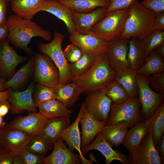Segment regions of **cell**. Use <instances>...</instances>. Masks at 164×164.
<instances>
[{"label": "cell", "mask_w": 164, "mask_h": 164, "mask_svg": "<svg viewBox=\"0 0 164 164\" xmlns=\"http://www.w3.org/2000/svg\"><path fill=\"white\" fill-rule=\"evenodd\" d=\"M6 25L8 28L7 38L9 43L29 55L32 56L34 53L28 46L32 38L39 37L48 41L52 39L49 31L31 19H23L15 14L7 18Z\"/></svg>", "instance_id": "6da1fadb"}, {"label": "cell", "mask_w": 164, "mask_h": 164, "mask_svg": "<svg viewBox=\"0 0 164 164\" xmlns=\"http://www.w3.org/2000/svg\"><path fill=\"white\" fill-rule=\"evenodd\" d=\"M116 70L110 66L107 52L97 55L94 63L83 75L73 78L83 92L89 94L105 87L115 80Z\"/></svg>", "instance_id": "7a4b0ae2"}, {"label": "cell", "mask_w": 164, "mask_h": 164, "mask_svg": "<svg viewBox=\"0 0 164 164\" xmlns=\"http://www.w3.org/2000/svg\"><path fill=\"white\" fill-rule=\"evenodd\" d=\"M156 14L135 1L128 9L124 29L119 38L135 37L142 40L153 31L152 25Z\"/></svg>", "instance_id": "3957f363"}, {"label": "cell", "mask_w": 164, "mask_h": 164, "mask_svg": "<svg viewBox=\"0 0 164 164\" xmlns=\"http://www.w3.org/2000/svg\"><path fill=\"white\" fill-rule=\"evenodd\" d=\"M64 38L63 35L55 30L53 38L50 43L47 44L39 43L37 45L41 52L49 56L54 63L60 74L59 84L62 85L71 83L73 78L69 63L65 57L62 48Z\"/></svg>", "instance_id": "277c9868"}, {"label": "cell", "mask_w": 164, "mask_h": 164, "mask_svg": "<svg viewBox=\"0 0 164 164\" xmlns=\"http://www.w3.org/2000/svg\"><path fill=\"white\" fill-rule=\"evenodd\" d=\"M128 12V9L106 13L105 16L93 27L91 31L107 42L119 38L124 29Z\"/></svg>", "instance_id": "5b68a950"}, {"label": "cell", "mask_w": 164, "mask_h": 164, "mask_svg": "<svg viewBox=\"0 0 164 164\" xmlns=\"http://www.w3.org/2000/svg\"><path fill=\"white\" fill-rule=\"evenodd\" d=\"M141 106L138 96L129 97L121 104H111L106 125L120 122H128L130 127L135 123L145 120L140 114Z\"/></svg>", "instance_id": "8992f818"}, {"label": "cell", "mask_w": 164, "mask_h": 164, "mask_svg": "<svg viewBox=\"0 0 164 164\" xmlns=\"http://www.w3.org/2000/svg\"><path fill=\"white\" fill-rule=\"evenodd\" d=\"M35 66L32 79L37 84L56 88L59 84L60 74L53 62L47 55L35 53Z\"/></svg>", "instance_id": "52a82bcc"}, {"label": "cell", "mask_w": 164, "mask_h": 164, "mask_svg": "<svg viewBox=\"0 0 164 164\" xmlns=\"http://www.w3.org/2000/svg\"><path fill=\"white\" fill-rule=\"evenodd\" d=\"M138 95L142 109L140 114L145 120L150 118L163 101L164 94L153 91L149 86L148 77L137 74Z\"/></svg>", "instance_id": "ba28073f"}, {"label": "cell", "mask_w": 164, "mask_h": 164, "mask_svg": "<svg viewBox=\"0 0 164 164\" xmlns=\"http://www.w3.org/2000/svg\"><path fill=\"white\" fill-rule=\"evenodd\" d=\"M131 164H161V158L154 144L152 133L149 130L138 147L129 152Z\"/></svg>", "instance_id": "9c48e42d"}, {"label": "cell", "mask_w": 164, "mask_h": 164, "mask_svg": "<svg viewBox=\"0 0 164 164\" xmlns=\"http://www.w3.org/2000/svg\"><path fill=\"white\" fill-rule=\"evenodd\" d=\"M9 43L7 38L0 43V76L7 80L14 74L18 65L29 59L19 54Z\"/></svg>", "instance_id": "30bf717a"}, {"label": "cell", "mask_w": 164, "mask_h": 164, "mask_svg": "<svg viewBox=\"0 0 164 164\" xmlns=\"http://www.w3.org/2000/svg\"><path fill=\"white\" fill-rule=\"evenodd\" d=\"M33 136L19 129L5 128L0 131V145L13 156L26 148Z\"/></svg>", "instance_id": "8fae6325"}, {"label": "cell", "mask_w": 164, "mask_h": 164, "mask_svg": "<svg viewBox=\"0 0 164 164\" xmlns=\"http://www.w3.org/2000/svg\"><path fill=\"white\" fill-rule=\"evenodd\" d=\"M129 39L118 38L108 42L109 63L116 70L131 68L128 59Z\"/></svg>", "instance_id": "7c38bea8"}, {"label": "cell", "mask_w": 164, "mask_h": 164, "mask_svg": "<svg viewBox=\"0 0 164 164\" xmlns=\"http://www.w3.org/2000/svg\"><path fill=\"white\" fill-rule=\"evenodd\" d=\"M84 101L86 110L96 119L106 122L112 102L102 89L88 94Z\"/></svg>", "instance_id": "4fadbf2b"}, {"label": "cell", "mask_w": 164, "mask_h": 164, "mask_svg": "<svg viewBox=\"0 0 164 164\" xmlns=\"http://www.w3.org/2000/svg\"><path fill=\"white\" fill-rule=\"evenodd\" d=\"M72 43L79 47L83 53L97 55L107 52L108 42L92 31L84 34L75 31L69 36Z\"/></svg>", "instance_id": "5bb4252c"}, {"label": "cell", "mask_w": 164, "mask_h": 164, "mask_svg": "<svg viewBox=\"0 0 164 164\" xmlns=\"http://www.w3.org/2000/svg\"><path fill=\"white\" fill-rule=\"evenodd\" d=\"M35 82L32 80L26 90L20 92L14 91L9 87V92L7 100L9 102L10 111L13 114H18L25 111L36 112V107L32 98V94L35 85Z\"/></svg>", "instance_id": "9a60e30c"}, {"label": "cell", "mask_w": 164, "mask_h": 164, "mask_svg": "<svg viewBox=\"0 0 164 164\" xmlns=\"http://www.w3.org/2000/svg\"><path fill=\"white\" fill-rule=\"evenodd\" d=\"M48 120L38 112H31L26 116H18L5 128L19 129L34 135L42 132Z\"/></svg>", "instance_id": "2e32d148"}, {"label": "cell", "mask_w": 164, "mask_h": 164, "mask_svg": "<svg viewBox=\"0 0 164 164\" xmlns=\"http://www.w3.org/2000/svg\"><path fill=\"white\" fill-rule=\"evenodd\" d=\"M86 108L85 101L82 103L80 111L75 120L66 128L62 131L60 135L63 140L68 145V148L73 152L76 149L78 152L82 163L93 164L90 160L86 159L82 154L81 148L80 133L79 127L80 118Z\"/></svg>", "instance_id": "e0dca14e"}, {"label": "cell", "mask_w": 164, "mask_h": 164, "mask_svg": "<svg viewBox=\"0 0 164 164\" xmlns=\"http://www.w3.org/2000/svg\"><path fill=\"white\" fill-rule=\"evenodd\" d=\"M93 149L99 151L105 156L106 164H109L115 160L120 161L123 164H129V156L124 155L119 150H114L101 132L97 134L91 143L82 149L81 151L83 155Z\"/></svg>", "instance_id": "ac0fdd59"}, {"label": "cell", "mask_w": 164, "mask_h": 164, "mask_svg": "<svg viewBox=\"0 0 164 164\" xmlns=\"http://www.w3.org/2000/svg\"><path fill=\"white\" fill-rule=\"evenodd\" d=\"M51 153L44 158L43 164H79L82 162L79 155L76 154L67 147L59 137L54 143Z\"/></svg>", "instance_id": "d6986e66"}, {"label": "cell", "mask_w": 164, "mask_h": 164, "mask_svg": "<svg viewBox=\"0 0 164 164\" xmlns=\"http://www.w3.org/2000/svg\"><path fill=\"white\" fill-rule=\"evenodd\" d=\"M107 9L98 7L87 13H79L72 10L76 31L82 34L89 33L94 25L105 16Z\"/></svg>", "instance_id": "ffe728a7"}, {"label": "cell", "mask_w": 164, "mask_h": 164, "mask_svg": "<svg viewBox=\"0 0 164 164\" xmlns=\"http://www.w3.org/2000/svg\"><path fill=\"white\" fill-rule=\"evenodd\" d=\"M79 123L81 126V149L87 146L93 142L106 123L96 119L86 108L80 118Z\"/></svg>", "instance_id": "44dd1931"}, {"label": "cell", "mask_w": 164, "mask_h": 164, "mask_svg": "<svg viewBox=\"0 0 164 164\" xmlns=\"http://www.w3.org/2000/svg\"><path fill=\"white\" fill-rule=\"evenodd\" d=\"M49 12L63 21L66 24L70 36L76 31L72 15V10L59 1L45 0L40 11Z\"/></svg>", "instance_id": "7402d4cb"}, {"label": "cell", "mask_w": 164, "mask_h": 164, "mask_svg": "<svg viewBox=\"0 0 164 164\" xmlns=\"http://www.w3.org/2000/svg\"><path fill=\"white\" fill-rule=\"evenodd\" d=\"M35 66L34 57V55H32L29 58L27 63L5 82V88L11 87L14 91H18L32 77L34 72Z\"/></svg>", "instance_id": "603a6c76"}, {"label": "cell", "mask_w": 164, "mask_h": 164, "mask_svg": "<svg viewBox=\"0 0 164 164\" xmlns=\"http://www.w3.org/2000/svg\"><path fill=\"white\" fill-rule=\"evenodd\" d=\"M130 124L125 121L109 125H104L100 132L106 141L113 147H118L122 144Z\"/></svg>", "instance_id": "cb8c5ba5"}, {"label": "cell", "mask_w": 164, "mask_h": 164, "mask_svg": "<svg viewBox=\"0 0 164 164\" xmlns=\"http://www.w3.org/2000/svg\"><path fill=\"white\" fill-rule=\"evenodd\" d=\"M45 0H11V6L15 14L23 19H32L40 12Z\"/></svg>", "instance_id": "d4e9b609"}, {"label": "cell", "mask_w": 164, "mask_h": 164, "mask_svg": "<svg viewBox=\"0 0 164 164\" xmlns=\"http://www.w3.org/2000/svg\"><path fill=\"white\" fill-rule=\"evenodd\" d=\"M149 130L148 119L135 123L128 130L123 145L129 152L134 150L138 147Z\"/></svg>", "instance_id": "484cf974"}, {"label": "cell", "mask_w": 164, "mask_h": 164, "mask_svg": "<svg viewBox=\"0 0 164 164\" xmlns=\"http://www.w3.org/2000/svg\"><path fill=\"white\" fill-rule=\"evenodd\" d=\"M70 116L59 117L48 119L41 132L49 142L54 143L61 132L70 125Z\"/></svg>", "instance_id": "4316f807"}, {"label": "cell", "mask_w": 164, "mask_h": 164, "mask_svg": "<svg viewBox=\"0 0 164 164\" xmlns=\"http://www.w3.org/2000/svg\"><path fill=\"white\" fill-rule=\"evenodd\" d=\"M82 92L81 87L73 81L65 85L59 84L56 87V99L70 108L75 104Z\"/></svg>", "instance_id": "83f0119b"}, {"label": "cell", "mask_w": 164, "mask_h": 164, "mask_svg": "<svg viewBox=\"0 0 164 164\" xmlns=\"http://www.w3.org/2000/svg\"><path fill=\"white\" fill-rule=\"evenodd\" d=\"M136 71L131 68L116 70L115 80L125 90L129 96H138Z\"/></svg>", "instance_id": "f1b7e54d"}, {"label": "cell", "mask_w": 164, "mask_h": 164, "mask_svg": "<svg viewBox=\"0 0 164 164\" xmlns=\"http://www.w3.org/2000/svg\"><path fill=\"white\" fill-rule=\"evenodd\" d=\"M59 2L80 13L89 12L98 7L107 9L110 3V0H61Z\"/></svg>", "instance_id": "f546056e"}, {"label": "cell", "mask_w": 164, "mask_h": 164, "mask_svg": "<svg viewBox=\"0 0 164 164\" xmlns=\"http://www.w3.org/2000/svg\"><path fill=\"white\" fill-rule=\"evenodd\" d=\"M128 59L131 68L136 71L143 64L146 58L141 40L135 37L129 39Z\"/></svg>", "instance_id": "4dcf8cb0"}, {"label": "cell", "mask_w": 164, "mask_h": 164, "mask_svg": "<svg viewBox=\"0 0 164 164\" xmlns=\"http://www.w3.org/2000/svg\"><path fill=\"white\" fill-rule=\"evenodd\" d=\"M38 113L47 119L71 116L73 112L56 99L49 100L40 104Z\"/></svg>", "instance_id": "1f68e13d"}, {"label": "cell", "mask_w": 164, "mask_h": 164, "mask_svg": "<svg viewBox=\"0 0 164 164\" xmlns=\"http://www.w3.org/2000/svg\"><path fill=\"white\" fill-rule=\"evenodd\" d=\"M162 72H164V57L155 50L149 54L143 64L136 71L137 74L148 77L152 74Z\"/></svg>", "instance_id": "d6a6232c"}, {"label": "cell", "mask_w": 164, "mask_h": 164, "mask_svg": "<svg viewBox=\"0 0 164 164\" xmlns=\"http://www.w3.org/2000/svg\"><path fill=\"white\" fill-rule=\"evenodd\" d=\"M149 129L152 133L155 145L160 141L164 132V102H162L149 119ZM148 120V119H147Z\"/></svg>", "instance_id": "836d02e7"}, {"label": "cell", "mask_w": 164, "mask_h": 164, "mask_svg": "<svg viewBox=\"0 0 164 164\" xmlns=\"http://www.w3.org/2000/svg\"><path fill=\"white\" fill-rule=\"evenodd\" d=\"M54 147V144L48 141L41 132L33 136L26 147L28 151L45 156Z\"/></svg>", "instance_id": "e575fe53"}, {"label": "cell", "mask_w": 164, "mask_h": 164, "mask_svg": "<svg viewBox=\"0 0 164 164\" xmlns=\"http://www.w3.org/2000/svg\"><path fill=\"white\" fill-rule=\"evenodd\" d=\"M96 55L84 53L78 60L74 63H69L73 78L80 77L86 73L94 63Z\"/></svg>", "instance_id": "d590c367"}, {"label": "cell", "mask_w": 164, "mask_h": 164, "mask_svg": "<svg viewBox=\"0 0 164 164\" xmlns=\"http://www.w3.org/2000/svg\"><path fill=\"white\" fill-rule=\"evenodd\" d=\"M101 89L112 102L116 104L123 103L130 97L124 88L115 80Z\"/></svg>", "instance_id": "8d00e7d4"}, {"label": "cell", "mask_w": 164, "mask_h": 164, "mask_svg": "<svg viewBox=\"0 0 164 164\" xmlns=\"http://www.w3.org/2000/svg\"><path fill=\"white\" fill-rule=\"evenodd\" d=\"M56 88L51 87L37 84L35 85L32 98L36 107L41 104L56 99Z\"/></svg>", "instance_id": "74e56055"}, {"label": "cell", "mask_w": 164, "mask_h": 164, "mask_svg": "<svg viewBox=\"0 0 164 164\" xmlns=\"http://www.w3.org/2000/svg\"><path fill=\"white\" fill-rule=\"evenodd\" d=\"M141 41L146 59L152 51L164 45V31L154 30Z\"/></svg>", "instance_id": "f35d334b"}, {"label": "cell", "mask_w": 164, "mask_h": 164, "mask_svg": "<svg viewBox=\"0 0 164 164\" xmlns=\"http://www.w3.org/2000/svg\"><path fill=\"white\" fill-rule=\"evenodd\" d=\"M148 79L150 87L155 91L164 94V72L152 74Z\"/></svg>", "instance_id": "ab89813d"}, {"label": "cell", "mask_w": 164, "mask_h": 164, "mask_svg": "<svg viewBox=\"0 0 164 164\" xmlns=\"http://www.w3.org/2000/svg\"><path fill=\"white\" fill-rule=\"evenodd\" d=\"M64 55L70 63L75 62L82 56L84 53L77 46L71 43L63 50Z\"/></svg>", "instance_id": "60d3db41"}, {"label": "cell", "mask_w": 164, "mask_h": 164, "mask_svg": "<svg viewBox=\"0 0 164 164\" xmlns=\"http://www.w3.org/2000/svg\"><path fill=\"white\" fill-rule=\"evenodd\" d=\"M22 164H41L45 156L37 155L27 151L26 148L19 154Z\"/></svg>", "instance_id": "b9f144b4"}, {"label": "cell", "mask_w": 164, "mask_h": 164, "mask_svg": "<svg viewBox=\"0 0 164 164\" xmlns=\"http://www.w3.org/2000/svg\"><path fill=\"white\" fill-rule=\"evenodd\" d=\"M136 0H110V5L107 9L106 14L113 11L128 9Z\"/></svg>", "instance_id": "7bdbcfd3"}, {"label": "cell", "mask_w": 164, "mask_h": 164, "mask_svg": "<svg viewBox=\"0 0 164 164\" xmlns=\"http://www.w3.org/2000/svg\"><path fill=\"white\" fill-rule=\"evenodd\" d=\"M140 3L156 13L164 11V0H142Z\"/></svg>", "instance_id": "ee69618b"}, {"label": "cell", "mask_w": 164, "mask_h": 164, "mask_svg": "<svg viewBox=\"0 0 164 164\" xmlns=\"http://www.w3.org/2000/svg\"><path fill=\"white\" fill-rule=\"evenodd\" d=\"M152 28L153 31H164V11L156 13Z\"/></svg>", "instance_id": "f6af8a7d"}, {"label": "cell", "mask_w": 164, "mask_h": 164, "mask_svg": "<svg viewBox=\"0 0 164 164\" xmlns=\"http://www.w3.org/2000/svg\"><path fill=\"white\" fill-rule=\"evenodd\" d=\"M7 2L5 0H0V24L5 25L7 22Z\"/></svg>", "instance_id": "bcb514c9"}, {"label": "cell", "mask_w": 164, "mask_h": 164, "mask_svg": "<svg viewBox=\"0 0 164 164\" xmlns=\"http://www.w3.org/2000/svg\"><path fill=\"white\" fill-rule=\"evenodd\" d=\"M13 156L0 145V164H12Z\"/></svg>", "instance_id": "7dc6e473"}, {"label": "cell", "mask_w": 164, "mask_h": 164, "mask_svg": "<svg viewBox=\"0 0 164 164\" xmlns=\"http://www.w3.org/2000/svg\"><path fill=\"white\" fill-rule=\"evenodd\" d=\"M11 109V105L7 99L0 102V116L4 117Z\"/></svg>", "instance_id": "c3c4849f"}, {"label": "cell", "mask_w": 164, "mask_h": 164, "mask_svg": "<svg viewBox=\"0 0 164 164\" xmlns=\"http://www.w3.org/2000/svg\"><path fill=\"white\" fill-rule=\"evenodd\" d=\"M156 148L161 158L162 163H164V132L161 139L157 145H155Z\"/></svg>", "instance_id": "681fc988"}, {"label": "cell", "mask_w": 164, "mask_h": 164, "mask_svg": "<svg viewBox=\"0 0 164 164\" xmlns=\"http://www.w3.org/2000/svg\"><path fill=\"white\" fill-rule=\"evenodd\" d=\"M8 31V28L6 25L0 24V43L7 38Z\"/></svg>", "instance_id": "f907efd6"}, {"label": "cell", "mask_w": 164, "mask_h": 164, "mask_svg": "<svg viewBox=\"0 0 164 164\" xmlns=\"http://www.w3.org/2000/svg\"><path fill=\"white\" fill-rule=\"evenodd\" d=\"M9 92V88H7L5 91L0 92V102L2 101L7 99Z\"/></svg>", "instance_id": "816d5d0a"}, {"label": "cell", "mask_w": 164, "mask_h": 164, "mask_svg": "<svg viewBox=\"0 0 164 164\" xmlns=\"http://www.w3.org/2000/svg\"><path fill=\"white\" fill-rule=\"evenodd\" d=\"M12 164H22L19 154L13 156Z\"/></svg>", "instance_id": "f5cc1de1"}, {"label": "cell", "mask_w": 164, "mask_h": 164, "mask_svg": "<svg viewBox=\"0 0 164 164\" xmlns=\"http://www.w3.org/2000/svg\"><path fill=\"white\" fill-rule=\"evenodd\" d=\"M7 81L6 80L0 76V92L4 91L6 90L5 84Z\"/></svg>", "instance_id": "db71d44e"}, {"label": "cell", "mask_w": 164, "mask_h": 164, "mask_svg": "<svg viewBox=\"0 0 164 164\" xmlns=\"http://www.w3.org/2000/svg\"><path fill=\"white\" fill-rule=\"evenodd\" d=\"M155 50L157 53L164 57V45L158 47Z\"/></svg>", "instance_id": "11a10c76"}, {"label": "cell", "mask_w": 164, "mask_h": 164, "mask_svg": "<svg viewBox=\"0 0 164 164\" xmlns=\"http://www.w3.org/2000/svg\"><path fill=\"white\" fill-rule=\"evenodd\" d=\"M5 124L4 117L0 116V131L5 128Z\"/></svg>", "instance_id": "9f6ffc18"}, {"label": "cell", "mask_w": 164, "mask_h": 164, "mask_svg": "<svg viewBox=\"0 0 164 164\" xmlns=\"http://www.w3.org/2000/svg\"><path fill=\"white\" fill-rule=\"evenodd\" d=\"M7 2H11V0H5Z\"/></svg>", "instance_id": "6f0895ef"}, {"label": "cell", "mask_w": 164, "mask_h": 164, "mask_svg": "<svg viewBox=\"0 0 164 164\" xmlns=\"http://www.w3.org/2000/svg\"><path fill=\"white\" fill-rule=\"evenodd\" d=\"M54 0V1H60L61 0Z\"/></svg>", "instance_id": "680465c9"}, {"label": "cell", "mask_w": 164, "mask_h": 164, "mask_svg": "<svg viewBox=\"0 0 164 164\" xmlns=\"http://www.w3.org/2000/svg\"></svg>", "instance_id": "91938a15"}]
</instances>
